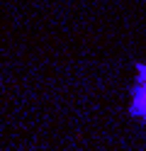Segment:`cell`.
<instances>
[{"instance_id": "1", "label": "cell", "mask_w": 146, "mask_h": 151, "mask_svg": "<svg viewBox=\"0 0 146 151\" xmlns=\"http://www.w3.org/2000/svg\"><path fill=\"white\" fill-rule=\"evenodd\" d=\"M134 112L141 115V117H146V90L136 93V107H134Z\"/></svg>"}]
</instances>
